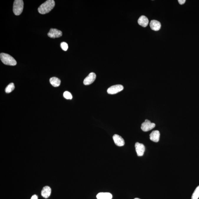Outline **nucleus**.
<instances>
[{"label":"nucleus","instance_id":"nucleus-14","mask_svg":"<svg viewBox=\"0 0 199 199\" xmlns=\"http://www.w3.org/2000/svg\"><path fill=\"white\" fill-rule=\"evenodd\" d=\"M97 199H112L113 196L109 193H100L97 194Z\"/></svg>","mask_w":199,"mask_h":199},{"label":"nucleus","instance_id":"nucleus-6","mask_svg":"<svg viewBox=\"0 0 199 199\" xmlns=\"http://www.w3.org/2000/svg\"><path fill=\"white\" fill-rule=\"evenodd\" d=\"M62 35L63 32L61 31L55 29H51L48 34L49 37L53 38L60 37Z\"/></svg>","mask_w":199,"mask_h":199},{"label":"nucleus","instance_id":"nucleus-22","mask_svg":"<svg viewBox=\"0 0 199 199\" xmlns=\"http://www.w3.org/2000/svg\"><path fill=\"white\" fill-rule=\"evenodd\" d=\"M140 199L138 198H135V199Z\"/></svg>","mask_w":199,"mask_h":199},{"label":"nucleus","instance_id":"nucleus-4","mask_svg":"<svg viewBox=\"0 0 199 199\" xmlns=\"http://www.w3.org/2000/svg\"><path fill=\"white\" fill-rule=\"evenodd\" d=\"M155 125V124L152 123L148 119H146L145 121L143 122L142 124L141 128L142 130L144 132H147L154 128Z\"/></svg>","mask_w":199,"mask_h":199},{"label":"nucleus","instance_id":"nucleus-12","mask_svg":"<svg viewBox=\"0 0 199 199\" xmlns=\"http://www.w3.org/2000/svg\"><path fill=\"white\" fill-rule=\"evenodd\" d=\"M51 188L48 186L43 187L41 191V195L42 197L45 198H48L50 197L51 194Z\"/></svg>","mask_w":199,"mask_h":199},{"label":"nucleus","instance_id":"nucleus-20","mask_svg":"<svg viewBox=\"0 0 199 199\" xmlns=\"http://www.w3.org/2000/svg\"><path fill=\"white\" fill-rule=\"evenodd\" d=\"M178 1L180 4H183L185 3L186 1L185 0H178Z\"/></svg>","mask_w":199,"mask_h":199},{"label":"nucleus","instance_id":"nucleus-15","mask_svg":"<svg viewBox=\"0 0 199 199\" xmlns=\"http://www.w3.org/2000/svg\"><path fill=\"white\" fill-rule=\"evenodd\" d=\"M50 83L52 86L57 87L60 86L61 81L60 79L56 77H52L50 80Z\"/></svg>","mask_w":199,"mask_h":199},{"label":"nucleus","instance_id":"nucleus-2","mask_svg":"<svg viewBox=\"0 0 199 199\" xmlns=\"http://www.w3.org/2000/svg\"><path fill=\"white\" fill-rule=\"evenodd\" d=\"M1 62L7 65L15 66L17 64V62L12 57L6 53H1L0 55Z\"/></svg>","mask_w":199,"mask_h":199},{"label":"nucleus","instance_id":"nucleus-17","mask_svg":"<svg viewBox=\"0 0 199 199\" xmlns=\"http://www.w3.org/2000/svg\"><path fill=\"white\" fill-rule=\"evenodd\" d=\"M199 198V185L195 190L191 197V199H198Z\"/></svg>","mask_w":199,"mask_h":199},{"label":"nucleus","instance_id":"nucleus-19","mask_svg":"<svg viewBox=\"0 0 199 199\" xmlns=\"http://www.w3.org/2000/svg\"><path fill=\"white\" fill-rule=\"evenodd\" d=\"M60 47L63 51H66L68 48V44L65 42H62L60 44Z\"/></svg>","mask_w":199,"mask_h":199},{"label":"nucleus","instance_id":"nucleus-8","mask_svg":"<svg viewBox=\"0 0 199 199\" xmlns=\"http://www.w3.org/2000/svg\"><path fill=\"white\" fill-rule=\"evenodd\" d=\"M135 147L137 155L139 156H142L145 151V147L144 144L139 142L136 143Z\"/></svg>","mask_w":199,"mask_h":199},{"label":"nucleus","instance_id":"nucleus-10","mask_svg":"<svg viewBox=\"0 0 199 199\" xmlns=\"http://www.w3.org/2000/svg\"><path fill=\"white\" fill-rule=\"evenodd\" d=\"M150 26L152 29L155 31H159L161 27L160 22L156 20H152L150 22Z\"/></svg>","mask_w":199,"mask_h":199},{"label":"nucleus","instance_id":"nucleus-21","mask_svg":"<svg viewBox=\"0 0 199 199\" xmlns=\"http://www.w3.org/2000/svg\"><path fill=\"white\" fill-rule=\"evenodd\" d=\"M31 199H38L37 196L35 195H34L32 196V198H31Z\"/></svg>","mask_w":199,"mask_h":199},{"label":"nucleus","instance_id":"nucleus-3","mask_svg":"<svg viewBox=\"0 0 199 199\" xmlns=\"http://www.w3.org/2000/svg\"><path fill=\"white\" fill-rule=\"evenodd\" d=\"M24 7L23 1L22 0H15L13 6V11L15 15L19 16L23 11Z\"/></svg>","mask_w":199,"mask_h":199},{"label":"nucleus","instance_id":"nucleus-7","mask_svg":"<svg viewBox=\"0 0 199 199\" xmlns=\"http://www.w3.org/2000/svg\"><path fill=\"white\" fill-rule=\"evenodd\" d=\"M96 77V74L93 72H91L84 79L83 83L85 85H91L95 80Z\"/></svg>","mask_w":199,"mask_h":199},{"label":"nucleus","instance_id":"nucleus-13","mask_svg":"<svg viewBox=\"0 0 199 199\" xmlns=\"http://www.w3.org/2000/svg\"><path fill=\"white\" fill-rule=\"evenodd\" d=\"M138 23L143 27H145L149 24V20L147 18L144 16H142L138 19Z\"/></svg>","mask_w":199,"mask_h":199},{"label":"nucleus","instance_id":"nucleus-16","mask_svg":"<svg viewBox=\"0 0 199 199\" xmlns=\"http://www.w3.org/2000/svg\"><path fill=\"white\" fill-rule=\"evenodd\" d=\"M14 88L15 86L14 83H10L7 85L6 88H5V92L7 93L11 92L12 91L14 90Z\"/></svg>","mask_w":199,"mask_h":199},{"label":"nucleus","instance_id":"nucleus-9","mask_svg":"<svg viewBox=\"0 0 199 199\" xmlns=\"http://www.w3.org/2000/svg\"><path fill=\"white\" fill-rule=\"evenodd\" d=\"M113 139L116 145L119 147H122L124 145V140L120 136L115 134L113 136Z\"/></svg>","mask_w":199,"mask_h":199},{"label":"nucleus","instance_id":"nucleus-5","mask_svg":"<svg viewBox=\"0 0 199 199\" xmlns=\"http://www.w3.org/2000/svg\"><path fill=\"white\" fill-rule=\"evenodd\" d=\"M124 89L123 85H116L111 86L107 89V92L109 94H114L117 93Z\"/></svg>","mask_w":199,"mask_h":199},{"label":"nucleus","instance_id":"nucleus-1","mask_svg":"<svg viewBox=\"0 0 199 199\" xmlns=\"http://www.w3.org/2000/svg\"><path fill=\"white\" fill-rule=\"evenodd\" d=\"M55 6L54 0H48L38 7V11L41 14H45L50 12Z\"/></svg>","mask_w":199,"mask_h":199},{"label":"nucleus","instance_id":"nucleus-11","mask_svg":"<svg viewBox=\"0 0 199 199\" xmlns=\"http://www.w3.org/2000/svg\"><path fill=\"white\" fill-rule=\"evenodd\" d=\"M160 133L159 131L155 130L152 131L150 134V139L152 141L157 142L160 138Z\"/></svg>","mask_w":199,"mask_h":199},{"label":"nucleus","instance_id":"nucleus-18","mask_svg":"<svg viewBox=\"0 0 199 199\" xmlns=\"http://www.w3.org/2000/svg\"><path fill=\"white\" fill-rule=\"evenodd\" d=\"M63 97L66 99H72V96L71 94L69 91H66L63 93Z\"/></svg>","mask_w":199,"mask_h":199}]
</instances>
